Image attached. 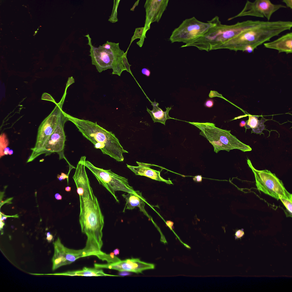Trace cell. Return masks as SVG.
Listing matches in <instances>:
<instances>
[{
  "label": "cell",
  "instance_id": "1",
  "mask_svg": "<svg viewBox=\"0 0 292 292\" xmlns=\"http://www.w3.org/2000/svg\"><path fill=\"white\" fill-rule=\"evenodd\" d=\"M73 180L79 196V223L82 232L87 237L84 249L94 254L101 253L103 245L104 218L86 172L76 175Z\"/></svg>",
  "mask_w": 292,
  "mask_h": 292
},
{
  "label": "cell",
  "instance_id": "2",
  "mask_svg": "<svg viewBox=\"0 0 292 292\" xmlns=\"http://www.w3.org/2000/svg\"><path fill=\"white\" fill-rule=\"evenodd\" d=\"M292 27V22L290 21L256 20L254 24L223 44L220 49L236 52L251 46L255 50L284 31L290 30Z\"/></svg>",
  "mask_w": 292,
  "mask_h": 292
},
{
  "label": "cell",
  "instance_id": "3",
  "mask_svg": "<svg viewBox=\"0 0 292 292\" xmlns=\"http://www.w3.org/2000/svg\"><path fill=\"white\" fill-rule=\"evenodd\" d=\"M66 115L69 121L75 125L84 137L93 144L95 148L100 149L103 154L117 161H123V153L128 152L123 149L112 132L100 126L96 122L79 119L66 113Z\"/></svg>",
  "mask_w": 292,
  "mask_h": 292
},
{
  "label": "cell",
  "instance_id": "4",
  "mask_svg": "<svg viewBox=\"0 0 292 292\" xmlns=\"http://www.w3.org/2000/svg\"><path fill=\"white\" fill-rule=\"evenodd\" d=\"M85 36L87 38L88 44L90 48L89 55L91 58L92 64L96 66L98 72L100 73L112 69L113 74L120 76L125 69L122 59L125 52L120 48L119 43L107 41L102 46L96 47L92 45L89 35L88 34Z\"/></svg>",
  "mask_w": 292,
  "mask_h": 292
},
{
  "label": "cell",
  "instance_id": "5",
  "mask_svg": "<svg viewBox=\"0 0 292 292\" xmlns=\"http://www.w3.org/2000/svg\"><path fill=\"white\" fill-rule=\"evenodd\" d=\"M199 128L200 135L205 137L212 144L214 151L217 153L219 151L238 149L243 152L252 150L251 148L239 140L230 133V130L222 129L216 127L213 123L188 122Z\"/></svg>",
  "mask_w": 292,
  "mask_h": 292
},
{
  "label": "cell",
  "instance_id": "6",
  "mask_svg": "<svg viewBox=\"0 0 292 292\" xmlns=\"http://www.w3.org/2000/svg\"><path fill=\"white\" fill-rule=\"evenodd\" d=\"M66 95H64L60 102L56 105L49 115L42 122L39 126L35 144L31 148L32 152L27 163L33 161L39 156V154L44 147L49 137L57 126L63 121L68 120L66 113L62 109Z\"/></svg>",
  "mask_w": 292,
  "mask_h": 292
},
{
  "label": "cell",
  "instance_id": "7",
  "mask_svg": "<svg viewBox=\"0 0 292 292\" xmlns=\"http://www.w3.org/2000/svg\"><path fill=\"white\" fill-rule=\"evenodd\" d=\"M219 18L216 16L207 23L202 22L194 17L186 19L172 32L169 38L172 43L182 42L185 44L203 36L214 26Z\"/></svg>",
  "mask_w": 292,
  "mask_h": 292
},
{
  "label": "cell",
  "instance_id": "8",
  "mask_svg": "<svg viewBox=\"0 0 292 292\" xmlns=\"http://www.w3.org/2000/svg\"><path fill=\"white\" fill-rule=\"evenodd\" d=\"M247 163L254 173L257 189L278 200L281 198H292V195L285 187L282 181L267 170H259L253 166L247 158Z\"/></svg>",
  "mask_w": 292,
  "mask_h": 292
},
{
  "label": "cell",
  "instance_id": "9",
  "mask_svg": "<svg viewBox=\"0 0 292 292\" xmlns=\"http://www.w3.org/2000/svg\"><path fill=\"white\" fill-rule=\"evenodd\" d=\"M85 166L93 173L100 184L113 195L116 202L119 200L115 194L116 191L127 193L133 191V187L129 185L127 179L112 172L111 169L105 170L94 166L88 161H85Z\"/></svg>",
  "mask_w": 292,
  "mask_h": 292
},
{
  "label": "cell",
  "instance_id": "10",
  "mask_svg": "<svg viewBox=\"0 0 292 292\" xmlns=\"http://www.w3.org/2000/svg\"><path fill=\"white\" fill-rule=\"evenodd\" d=\"M281 4L273 3L269 0H256L254 1L247 0L242 10L237 14L228 18L230 21L236 18L250 16L265 18L269 21L272 15L278 10L286 8Z\"/></svg>",
  "mask_w": 292,
  "mask_h": 292
},
{
  "label": "cell",
  "instance_id": "11",
  "mask_svg": "<svg viewBox=\"0 0 292 292\" xmlns=\"http://www.w3.org/2000/svg\"><path fill=\"white\" fill-rule=\"evenodd\" d=\"M53 244L54 249L52 259L53 271L62 266L70 264L79 258L89 256L83 248L76 250L66 247L59 238Z\"/></svg>",
  "mask_w": 292,
  "mask_h": 292
},
{
  "label": "cell",
  "instance_id": "12",
  "mask_svg": "<svg viewBox=\"0 0 292 292\" xmlns=\"http://www.w3.org/2000/svg\"><path fill=\"white\" fill-rule=\"evenodd\" d=\"M68 121V120H65L63 121L57 126L40 152L39 156L44 154L45 156H46L56 153L59 155L60 160L63 159L66 160L69 166V171H70L72 169L75 168L68 162L64 154L65 143L66 141L64 127L65 123Z\"/></svg>",
  "mask_w": 292,
  "mask_h": 292
},
{
  "label": "cell",
  "instance_id": "13",
  "mask_svg": "<svg viewBox=\"0 0 292 292\" xmlns=\"http://www.w3.org/2000/svg\"><path fill=\"white\" fill-rule=\"evenodd\" d=\"M94 267L114 269L119 271H126L136 273H142L144 270L153 269L154 264L141 261L139 258H131L114 263L106 264L95 263Z\"/></svg>",
  "mask_w": 292,
  "mask_h": 292
},
{
  "label": "cell",
  "instance_id": "14",
  "mask_svg": "<svg viewBox=\"0 0 292 292\" xmlns=\"http://www.w3.org/2000/svg\"><path fill=\"white\" fill-rule=\"evenodd\" d=\"M169 0H147L144 5L146 15L144 35L150 28L151 23L158 22L168 5Z\"/></svg>",
  "mask_w": 292,
  "mask_h": 292
},
{
  "label": "cell",
  "instance_id": "15",
  "mask_svg": "<svg viewBox=\"0 0 292 292\" xmlns=\"http://www.w3.org/2000/svg\"><path fill=\"white\" fill-rule=\"evenodd\" d=\"M136 163L138 166H132L127 164V167L136 175L145 176L153 180L164 182L167 184H172L170 180L165 179L161 176L159 171L150 168L151 164L138 161H136Z\"/></svg>",
  "mask_w": 292,
  "mask_h": 292
},
{
  "label": "cell",
  "instance_id": "16",
  "mask_svg": "<svg viewBox=\"0 0 292 292\" xmlns=\"http://www.w3.org/2000/svg\"><path fill=\"white\" fill-rule=\"evenodd\" d=\"M267 48L276 50L279 53L285 52L287 54L292 53V33H289L271 42L264 43Z\"/></svg>",
  "mask_w": 292,
  "mask_h": 292
},
{
  "label": "cell",
  "instance_id": "17",
  "mask_svg": "<svg viewBox=\"0 0 292 292\" xmlns=\"http://www.w3.org/2000/svg\"><path fill=\"white\" fill-rule=\"evenodd\" d=\"M122 196L125 198L126 202L125 209L133 210L136 207L139 208L140 211L147 217H149L147 213L145 210V203L146 199L143 196L141 192L139 191H135L128 193L125 194H123Z\"/></svg>",
  "mask_w": 292,
  "mask_h": 292
},
{
  "label": "cell",
  "instance_id": "18",
  "mask_svg": "<svg viewBox=\"0 0 292 292\" xmlns=\"http://www.w3.org/2000/svg\"><path fill=\"white\" fill-rule=\"evenodd\" d=\"M40 275H55L68 276H116L117 275L108 274L100 269L85 267L82 269L69 271L53 274H40Z\"/></svg>",
  "mask_w": 292,
  "mask_h": 292
},
{
  "label": "cell",
  "instance_id": "19",
  "mask_svg": "<svg viewBox=\"0 0 292 292\" xmlns=\"http://www.w3.org/2000/svg\"><path fill=\"white\" fill-rule=\"evenodd\" d=\"M151 105L153 106L152 110H150L147 108V111L150 114L154 123L159 122L165 125L166 121L168 119H175L170 117L169 115V111L172 109L171 107L166 108V111H163L159 107V103L155 102H152L150 101Z\"/></svg>",
  "mask_w": 292,
  "mask_h": 292
},
{
  "label": "cell",
  "instance_id": "20",
  "mask_svg": "<svg viewBox=\"0 0 292 292\" xmlns=\"http://www.w3.org/2000/svg\"><path fill=\"white\" fill-rule=\"evenodd\" d=\"M265 121L264 119L262 118L260 120H259L257 117L249 115V119L246 121V125L244 127L246 129L251 128V133H253L259 134L260 135L262 134H264L262 131L263 130H267L264 124Z\"/></svg>",
  "mask_w": 292,
  "mask_h": 292
},
{
  "label": "cell",
  "instance_id": "21",
  "mask_svg": "<svg viewBox=\"0 0 292 292\" xmlns=\"http://www.w3.org/2000/svg\"><path fill=\"white\" fill-rule=\"evenodd\" d=\"M144 27L137 28L135 29L134 35L131 38L130 44L126 51L127 52L132 42L134 40L137 38L140 39V40L136 42L137 44L140 47H142L145 38H146V36H145L144 35Z\"/></svg>",
  "mask_w": 292,
  "mask_h": 292
},
{
  "label": "cell",
  "instance_id": "22",
  "mask_svg": "<svg viewBox=\"0 0 292 292\" xmlns=\"http://www.w3.org/2000/svg\"><path fill=\"white\" fill-rule=\"evenodd\" d=\"M120 0H114V5L111 15L108 21L111 23H114L118 21L117 17V9Z\"/></svg>",
  "mask_w": 292,
  "mask_h": 292
},
{
  "label": "cell",
  "instance_id": "23",
  "mask_svg": "<svg viewBox=\"0 0 292 292\" xmlns=\"http://www.w3.org/2000/svg\"><path fill=\"white\" fill-rule=\"evenodd\" d=\"M9 142L5 134L2 133L0 137V157L5 155L4 153V149L6 148L9 144Z\"/></svg>",
  "mask_w": 292,
  "mask_h": 292
},
{
  "label": "cell",
  "instance_id": "24",
  "mask_svg": "<svg viewBox=\"0 0 292 292\" xmlns=\"http://www.w3.org/2000/svg\"><path fill=\"white\" fill-rule=\"evenodd\" d=\"M280 200L285 206V207L287 212L289 213L291 217L292 207V198H281Z\"/></svg>",
  "mask_w": 292,
  "mask_h": 292
},
{
  "label": "cell",
  "instance_id": "25",
  "mask_svg": "<svg viewBox=\"0 0 292 292\" xmlns=\"http://www.w3.org/2000/svg\"><path fill=\"white\" fill-rule=\"evenodd\" d=\"M127 52L126 51V52H125L123 56V61L125 70L127 72L131 74V72L130 69V66H131V65H130L129 64L126 57Z\"/></svg>",
  "mask_w": 292,
  "mask_h": 292
},
{
  "label": "cell",
  "instance_id": "26",
  "mask_svg": "<svg viewBox=\"0 0 292 292\" xmlns=\"http://www.w3.org/2000/svg\"><path fill=\"white\" fill-rule=\"evenodd\" d=\"M209 96L210 98H211L217 97L226 100L225 98L223 97L221 94H219L217 92L214 91H211L209 94Z\"/></svg>",
  "mask_w": 292,
  "mask_h": 292
},
{
  "label": "cell",
  "instance_id": "27",
  "mask_svg": "<svg viewBox=\"0 0 292 292\" xmlns=\"http://www.w3.org/2000/svg\"><path fill=\"white\" fill-rule=\"evenodd\" d=\"M214 103V101L212 100L209 99L204 104V106L206 107L211 108L213 106Z\"/></svg>",
  "mask_w": 292,
  "mask_h": 292
},
{
  "label": "cell",
  "instance_id": "28",
  "mask_svg": "<svg viewBox=\"0 0 292 292\" xmlns=\"http://www.w3.org/2000/svg\"><path fill=\"white\" fill-rule=\"evenodd\" d=\"M282 1L285 4L286 6L288 8L292 9V0H283Z\"/></svg>",
  "mask_w": 292,
  "mask_h": 292
},
{
  "label": "cell",
  "instance_id": "29",
  "mask_svg": "<svg viewBox=\"0 0 292 292\" xmlns=\"http://www.w3.org/2000/svg\"><path fill=\"white\" fill-rule=\"evenodd\" d=\"M141 72L144 75H145L147 77H149L151 74V72L150 70L145 68H144L141 70Z\"/></svg>",
  "mask_w": 292,
  "mask_h": 292
},
{
  "label": "cell",
  "instance_id": "30",
  "mask_svg": "<svg viewBox=\"0 0 292 292\" xmlns=\"http://www.w3.org/2000/svg\"><path fill=\"white\" fill-rule=\"evenodd\" d=\"M244 234V232L242 230H239L236 232L235 235L237 238H240L242 237Z\"/></svg>",
  "mask_w": 292,
  "mask_h": 292
},
{
  "label": "cell",
  "instance_id": "31",
  "mask_svg": "<svg viewBox=\"0 0 292 292\" xmlns=\"http://www.w3.org/2000/svg\"><path fill=\"white\" fill-rule=\"evenodd\" d=\"M194 181L196 182H200L202 181V177L201 175H197L193 178Z\"/></svg>",
  "mask_w": 292,
  "mask_h": 292
},
{
  "label": "cell",
  "instance_id": "32",
  "mask_svg": "<svg viewBox=\"0 0 292 292\" xmlns=\"http://www.w3.org/2000/svg\"><path fill=\"white\" fill-rule=\"evenodd\" d=\"M131 273L129 272L126 271H119V275L121 276H125L129 275Z\"/></svg>",
  "mask_w": 292,
  "mask_h": 292
},
{
  "label": "cell",
  "instance_id": "33",
  "mask_svg": "<svg viewBox=\"0 0 292 292\" xmlns=\"http://www.w3.org/2000/svg\"><path fill=\"white\" fill-rule=\"evenodd\" d=\"M46 239L49 242H50L52 240L53 237L52 235L51 234L50 232H48L46 234Z\"/></svg>",
  "mask_w": 292,
  "mask_h": 292
},
{
  "label": "cell",
  "instance_id": "34",
  "mask_svg": "<svg viewBox=\"0 0 292 292\" xmlns=\"http://www.w3.org/2000/svg\"><path fill=\"white\" fill-rule=\"evenodd\" d=\"M139 0H138L136 2H135V3L134 4V5L131 8L130 10V11H134V9L136 7H137V5H138V4H139Z\"/></svg>",
  "mask_w": 292,
  "mask_h": 292
},
{
  "label": "cell",
  "instance_id": "35",
  "mask_svg": "<svg viewBox=\"0 0 292 292\" xmlns=\"http://www.w3.org/2000/svg\"><path fill=\"white\" fill-rule=\"evenodd\" d=\"M55 197L57 200H61L62 198V196L58 193L55 194Z\"/></svg>",
  "mask_w": 292,
  "mask_h": 292
},
{
  "label": "cell",
  "instance_id": "36",
  "mask_svg": "<svg viewBox=\"0 0 292 292\" xmlns=\"http://www.w3.org/2000/svg\"><path fill=\"white\" fill-rule=\"evenodd\" d=\"M167 225L170 228L171 230L172 229V227L173 226V222L170 221H168V222L167 223Z\"/></svg>",
  "mask_w": 292,
  "mask_h": 292
},
{
  "label": "cell",
  "instance_id": "37",
  "mask_svg": "<svg viewBox=\"0 0 292 292\" xmlns=\"http://www.w3.org/2000/svg\"><path fill=\"white\" fill-rule=\"evenodd\" d=\"M115 256H117L119 254V250L118 248L115 249L113 252Z\"/></svg>",
  "mask_w": 292,
  "mask_h": 292
},
{
  "label": "cell",
  "instance_id": "38",
  "mask_svg": "<svg viewBox=\"0 0 292 292\" xmlns=\"http://www.w3.org/2000/svg\"><path fill=\"white\" fill-rule=\"evenodd\" d=\"M63 177V179H67L68 180V175L63 173H61V175Z\"/></svg>",
  "mask_w": 292,
  "mask_h": 292
},
{
  "label": "cell",
  "instance_id": "39",
  "mask_svg": "<svg viewBox=\"0 0 292 292\" xmlns=\"http://www.w3.org/2000/svg\"><path fill=\"white\" fill-rule=\"evenodd\" d=\"M246 122L244 120L242 121L240 123L239 125L241 127H245L246 125Z\"/></svg>",
  "mask_w": 292,
  "mask_h": 292
},
{
  "label": "cell",
  "instance_id": "40",
  "mask_svg": "<svg viewBox=\"0 0 292 292\" xmlns=\"http://www.w3.org/2000/svg\"><path fill=\"white\" fill-rule=\"evenodd\" d=\"M9 147H6V148H5L4 149V154L5 155H7L8 154H9L8 152H9Z\"/></svg>",
  "mask_w": 292,
  "mask_h": 292
},
{
  "label": "cell",
  "instance_id": "41",
  "mask_svg": "<svg viewBox=\"0 0 292 292\" xmlns=\"http://www.w3.org/2000/svg\"><path fill=\"white\" fill-rule=\"evenodd\" d=\"M65 190L67 192H70L71 190V187L69 186H67L65 187Z\"/></svg>",
  "mask_w": 292,
  "mask_h": 292
},
{
  "label": "cell",
  "instance_id": "42",
  "mask_svg": "<svg viewBox=\"0 0 292 292\" xmlns=\"http://www.w3.org/2000/svg\"><path fill=\"white\" fill-rule=\"evenodd\" d=\"M57 178L59 180L61 181L63 179V177L61 175H58L57 176Z\"/></svg>",
  "mask_w": 292,
  "mask_h": 292
},
{
  "label": "cell",
  "instance_id": "43",
  "mask_svg": "<svg viewBox=\"0 0 292 292\" xmlns=\"http://www.w3.org/2000/svg\"><path fill=\"white\" fill-rule=\"evenodd\" d=\"M4 223L2 222L1 220L0 221V228L1 229L3 228V226L4 225Z\"/></svg>",
  "mask_w": 292,
  "mask_h": 292
},
{
  "label": "cell",
  "instance_id": "44",
  "mask_svg": "<svg viewBox=\"0 0 292 292\" xmlns=\"http://www.w3.org/2000/svg\"><path fill=\"white\" fill-rule=\"evenodd\" d=\"M13 153V151L12 150H10L9 151L8 154L9 155H12Z\"/></svg>",
  "mask_w": 292,
  "mask_h": 292
},
{
  "label": "cell",
  "instance_id": "45",
  "mask_svg": "<svg viewBox=\"0 0 292 292\" xmlns=\"http://www.w3.org/2000/svg\"><path fill=\"white\" fill-rule=\"evenodd\" d=\"M7 218V217H5H5H3L1 218V220H5Z\"/></svg>",
  "mask_w": 292,
  "mask_h": 292
},
{
  "label": "cell",
  "instance_id": "46",
  "mask_svg": "<svg viewBox=\"0 0 292 292\" xmlns=\"http://www.w3.org/2000/svg\"><path fill=\"white\" fill-rule=\"evenodd\" d=\"M38 30H37L36 31H35V33L33 35V36H35V35L36 34H37V33L38 32Z\"/></svg>",
  "mask_w": 292,
  "mask_h": 292
}]
</instances>
